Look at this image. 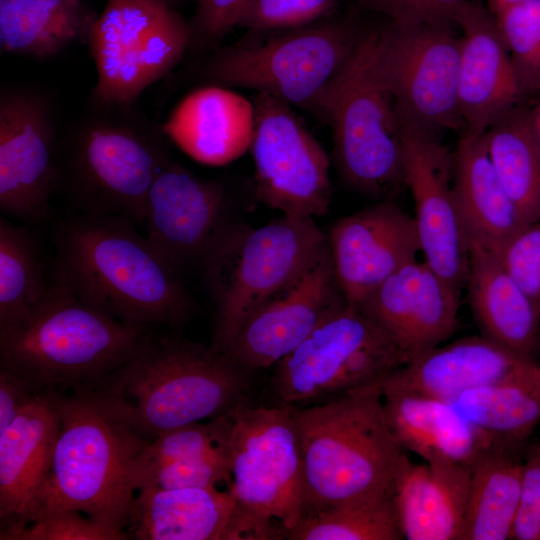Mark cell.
Returning <instances> with one entry per match:
<instances>
[{"mask_svg":"<svg viewBox=\"0 0 540 540\" xmlns=\"http://www.w3.org/2000/svg\"><path fill=\"white\" fill-rule=\"evenodd\" d=\"M454 22L462 30L458 73L462 132L483 134L519 107L525 94L491 11L466 0Z\"/></svg>","mask_w":540,"mask_h":540,"instance_id":"21","label":"cell"},{"mask_svg":"<svg viewBox=\"0 0 540 540\" xmlns=\"http://www.w3.org/2000/svg\"><path fill=\"white\" fill-rule=\"evenodd\" d=\"M327 240L340 290L354 306L420 251L414 217L393 200L338 219Z\"/></svg>","mask_w":540,"mask_h":540,"instance_id":"19","label":"cell"},{"mask_svg":"<svg viewBox=\"0 0 540 540\" xmlns=\"http://www.w3.org/2000/svg\"><path fill=\"white\" fill-rule=\"evenodd\" d=\"M229 485V455L226 448L202 457L163 463L137 479L136 492L152 487L176 489L229 487Z\"/></svg>","mask_w":540,"mask_h":540,"instance_id":"38","label":"cell"},{"mask_svg":"<svg viewBox=\"0 0 540 540\" xmlns=\"http://www.w3.org/2000/svg\"><path fill=\"white\" fill-rule=\"evenodd\" d=\"M171 159L161 139L132 120L96 116L78 126L58 166L84 214L121 215L144 224L148 192Z\"/></svg>","mask_w":540,"mask_h":540,"instance_id":"10","label":"cell"},{"mask_svg":"<svg viewBox=\"0 0 540 540\" xmlns=\"http://www.w3.org/2000/svg\"><path fill=\"white\" fill-rule=\"evenodd\" d=\"M234 411L168 430L150 440L135 463V489L141 475L163 463L202 457L228 448Z\"/></svg>","mask_w":540,"mask_h":540,"instance_id":"36","label":"cell"},{"mask_svg":"<svg viewBox=\"0 0 540 540\" xmlns=\"http://www.w3.org/2000/svg\"><path fill=\"white\" fill-rule=\"evenodd\" d=\"M60 414L50 471L31 522L76 510L125 531L136 494L135 463L149 440L93 388L72 389L68 395L64 391Z\"/></svg>","mask_w":540,"mask_h":540,"instance_id":"2","label":"cell"},{"mask_svg":"<svg viewBox=\"0 0 540 540\" xmlns=\"http://www.w3.org/2000/svg\"><path fill=\"white\" fill-rule=\"evenodd\" d=\"M56 269L93 309L122 321L179 326L194 303L180 275L121 215L84 214L58 223Z\"/></svg>","mask_w":540,"mask_h":540,"instance_id":"1","label":"cell"},{"mask_svg":"<svg viewBox=\"0 0 540 540\" xmlns=\"http://www.w3.org/2000/svg\"><path fill=\"white\" fill-rule=\"evenodd\" d=\"M365 6L386 14L391 21L423 23L454 22V17L466 0H360ZM455 23V22H454Z\"/></svg>","mask_w":540,"mask_h":540,"instance_id":"44","label":"cell"},{"mask_svg":"<svg viewBox=\"0 0 540 540\" xmlns=\"http://www.w3.org/2000/svg\"><path fill=\"white\" fill-rule=\"evenodd\" d=\"M532 132L540 144V98L534 109L528 113Z\"/></svg>","mask_w":540,"mask_h":540,"instance_id":"46","label":"cell"},{"mask_svg":"<svg viewBox=\"0 0 540 540\" xmlns=\"http://www.w3.org/2000/svg\"><path fill=\"white\" fill-rule=\"evenodd\" d=\"M493 167L524 225L540 219V144L520 107L485 133Z\"/></svg>","mask_w":540,"mask_h":540,"instance_id":"32","label":"cell"},{"mask_svg":"<svg viewBox=\"0 0 540 540\" xmlns=\"http://www.w3.org/2000/svg\"><path fill=\"white\" fill-rule=\"evenodd\" d=\"M38 392L22 377L0 366V431L15 420Z\"/></svg>","mask_w":540,"mask_h":540,"instance_id":"45","label":"cell"},{"mask_svg":"<svg viewBox=\"0 0 540 540\" xmlns=\"http://www.w3.org/2000/svg\"><path fill=\"white\" fill-rule=\"evenodd\" d=\"M346 303L327 240L291 282L248 317L226 355L249 372L274 366Z\"/></svg>","mask_w":540,"mask_h":540,"instance_id":"16","label":"cell"},{"mask_svg":"<svg viewBox=\"0 0 540 540\" xmlns=\"http://www.w3.org/2000/svg\"><path fill=\"white\" fill-rule=\"evenodd\" d=\"M408 362L392 336L346 303L274 365L270 386L279 406L296 407L378 382Z\"/></svg>","mask_w":540,"mask_h":540,"instance_id":"12","label":"cell"},{"mask_svg":"<svg viewBox=\"0 0 540 540\" xmlns=\"http://www.w3.org/2000/svg\"><path fill=\"white\" fill-rule=\"evenodd\" d=\"M228 206L220 182L203 179L170 160L147 195V238L179 275L189 267H203L233 223Z\"/></svg>","mask_w":540,"mask_h":540,"instance_id":"17","label":"cell"},{"mask_svg":"<svg viewBox=\"0 0 540 540\" xmlns=\"http://www.w3.org/2000/svg\"><path fill=\"white\" fill-rule=\"evenodd\" d=\"M338 0H250L238 26L254 33L295 29L332 15Z\"/></svg>","mask_w":540,"mask_h":540,"instance_id":"40","label":"cell"},{"mask_svg":"<svg viewBox=\"0 0 540 540\" xmlns=\"http://www.w3.org/2000/svg\"><path fill=\"white\" fill-rule=\"evenodd\" d=\"M254 126V102L214 85L184 98L164 125V133L193 159L220 166L250 150Z\"/></svg>","mask_w":540,"mask_h":540,"instance_id":"26","label":"cell"},{"mask_svg":"<svg viewBox=\"0 0 540 540\" xmlns=\"http://www.w3.org/2000/svg\"><path fill=\"white\" fill-rule=\"evenodd\" d=\"M64 391H39L0 431L1 528L31 522L46 483L60 430Z\"/></svg>","mask_w":540,"mask_h":540,"instance_id":"22","label":"cell"},{"mask_svg":"<svg viewBox=\"0 0 540 540\" xmlns=\"http://www.w3.org/2000/svg\"><path fill=\"white\" fill-rule=\"evenodd\" d=\"M529 441L495 438L474 462L461 540L511 539Z\"/></svg>","mask_w":540,"mask_h":540,"instance_id":"30","label":"cell"},{"mask_svg":"<svg viewBox=\"0 0 540 540\" xmlns=\"http://www.w3.org/2000/svg\"><path fill=\"white\" fill-rule=\"evenodd\" d=\"M469 486L467 466L406 457L394 493L404 539L461 540Z\"/></svg>","mask_w":540,"mask_h":540,"instance_id":"27","label":"cell"},{"mask_svg":"<svg viewBox=\"0 0 540 540\" xmlns=\"http://www.w3.org/2000/svg\"><path fill=\"white\" fill-rule=\"evenodd\" d=\"M250 0H197L190 47L208 49L216 45L235 26Z\"/></svg>","mask_w":540,"mask_h":540,"instance_id":"43","label":"cell"},{"mask_svg":"<svg viewBox=\"0 0 540 540\" xmlns=\"http://www.w3.org/2000/svg\"><path fill=\"white\" fill-rule=\"evenodd\" d=\"M326 244L314 218L283 215L260 227L232 223L203 265L214 304L211 346L226 354L248 317Z\"/></svg>","mask_w":540,"mask_h":540,"instance_id":"7","label":"cell"},{"mask_svg":"<svg viewBox=\"0 0 540 540\" xmlns=\"http://www.w3.org/2000/svg\"><path fill=\"white\" fill-rule=\"evenodd\" d=\"M467 301L480 335L517 356L537 362L540 312L502 265L498 255L466 236Z\"/></svg>","mask_w":540,"mask_h":540,"instance_id":"24","label":"cell"},{"mask_svg":"<svg viewBox=\"0 0 540 540\" xmlns=\"http://www.w3.org/2000/svg\"><path fill=\"white\" fill-rule=\"evenodd\" d=\"M126 531L103 526L84 513L64 510L24 525L1 528V540H125Z\"/></svg>","mask_w":540,"mask_h":540,"instance_id":"39","label":"cell"},{"mask_svg":"<svg viewBox=\"0 0 540 540\" xmlns=\"http://www.w3.org/2000/svg\"><path fill=\"white\" fill-rule=\"evenodd\" d=\"M250 372L211 345L152 336L92 387L109 397L147 440L249 404Z\"/></svg>","mask_w":540,"mask_h":540,"instance_id":"4","label":"cell"},{"mask_svg":"<svg viewBox=\"0 0 540 540\" xmlns=\"http://www.w3.org/2000/svg\"><path fill=\"white\" fill-rule=\"evenodd\" d=\"M234 507L229 488H143L125 531L138 540H222Z\"/></svg>","mask_w":540,"mask_h":540,"instance_id":"28","label":"cell"},{"mask_svg":"<svg viewBox=\"0 0 540 540\" xmlns=\"http://www.w3.org/2000/svg\"><path fill=\"white\" fill-rule=\"evenodd\" d=\"M511 539L540 540V442L529 441Z\"/></svg>","mask_w":540,"mask_h":540,"instance_id":"42","label":"cell"},{"mask_svg":"<svg viewBox=\"0 0 540 540\" xmlns=\"http://www.w3.org/2000/svg\"><path fill=\"white\" fill-rule=\"evenodd\" d=\"M166 1L169 2V3L171 4V1H172V0H166Z\"/></svg>","mask_w":540,"mask_h":540,"instance_id":"49","label":"cell"},{"mask_svg":"<svg viewBox=\"0 0 540 540\" xmlns=\"http://www.w3.org/2000/svg\"><path fill=\"white\" fill-rule=\"evenodd\" d=\"M524 1H527V0H488V4L491 10V13L494 15L497 12L509 6H512V5H515Z\"/></svg>","mask_w":540,"mask_h":540,"instance_id":"47","label":"cell"},{"mask_svg":"<svg viewBox=\"0 0 540 540\" xmlns=\"http://www.w3.org/2000/svg\"><path fill=\"white\" fill-rule=\"evenodd\" d=\"M375 30L362 33L317 115L331 126L344 183L376 201L393 200L404 184L401 122L373 68Z\"/></svg>","mask_w":540,"mask_h":540,"instance_id":"8","label":"cell"},{"mask_svg":"<svg viewBox=\"0 0 540 540\" xmlns=\"http://www.w3.org/2000/svg\"><path fill=\"white\" fill-rule=\"evenodd\" d=\"M56 130L49 101L36 91L0 94V208L28 222L47 219L58 185Z\"/></svg>","mask_w":540,"mask_h":540,"instance_id":"15","label":"cell"},{"mask_svg":"<svg viewBox=\"0 0 540 540\" xmlns=\"http://www.w3.org/2000/svg\"><path fill=\"white\" fill-rule=\"evenodd\" d=\"M87 42L97 72L94 102L128 109L180 62L191 33L166 0H107Z\"/></svg>","mask_w":540,"mask_h":540,"instance_id":"11","label":"cell"},{"mask_svg":"<svg viewBox=\"0 0 540 540\" xmlns=\"http://www.w3.org/2000/svg\"><path fill=\"white\" fill-rule=\"evenodd\" d=\"M213 53L202 76L214 84L267 93L317 113L353 55L361 32L347 20L265 32Z\"/></svg>","mask_w":540,"mask_h":540,"instance_id":"9","label":"cell"},{"mask_svg":"<svg viewBox=\"0 0 540 540\" xmlns=\"http://www.w3.org/2000/svg\"><path fill=\"white\" fill-rule=\"evenodd\" d=\"M537 363L540 365V350H539V354H538V357H537Z\"/></svg>","mask_w":540,"mask_h":540,"instance_id":"48","label":"cell"},{"mask_svg":"<svg viewBox=\"0 0 540 540\" xmlns=\"http://www.w3.org/2000/svg\"><path fill=\"white\" fill-rule=\"evenodd\" d=\"M56 276V270H55ZM53 281L45 276L36 239L24 227L0 218V327L12 324L46 297Z\"/></svg>","mask_w":540,"mask_h":540,"instance_id":"34","label":"cell"},{"mask_svg":"<svg viewBox=\"0 0 540 540\" xmlns=\"http://www.w3.org/2000/svg\"><path fill=\"white\" fill-rule=\"evenodd\" d=\"M288 540L404 539L394 493L336 504L303 517Z\"/></svg>","mask_w":540,"mask_h":540,"instance_id":"35","label":"cell"},{"mask_svg":"<svg viewBox=\"0 0 540 540\" xmlns=\"http://www.w3.org/2000/svg\"><path fill=\"white\" fill-rule=\"evenodd\" d=\"M454 22L390 24L375 30L373 68L401 124L439 137L463 131L458 101L460 37Z\"/></svg>","mask_w":540,"mask_h":540,"instance_id":"13","label":"cell"},{"mask_svg":"<svg viewBox=\"0 0 540 540\" xmlns=\"http://www.w3.org/2000/svg\"><path fill=\"white\" fill-rule=\"evenodd\" d=\"M380 383L293 408L304 467L303 517L346 501L395 493L407 455L388 428Z\"/></svg>","mask_w":540,"mask_h":540,"instance_id":"5","label":"cell"},{"mask_svg":"<svg viewBox=\"0 0 540 540\" xmlns=\"http://www.w3.org/2000/svg\"><path fill=\"white\" fill-rule=\"evenodd\" d=\"M452 404L492 436L528 442L540 423V365L508 380L468 391Z\"/></svg>","mask_w":540,"mask_h":540,"instance_id":"33","label":"cell"},{"mask_svg":"<svg viewBox=\"0 0 540 540\" xmlns=\"http://www.w3.org/2000/svg\"><path fill=\"white\" fill-rule=\"evenodd\" d=\"M381 391L385 419L395 441L424 462L471 468L497 438L468 420L452 403L407 392Z\"/></svg>","mask_w":540,"mask_h":540,"instance_id":"25","label":"cell"},{"mask_svg":"<svg viewBox=\"0 0 540 540\" xmlns=\"http://www.w3.org/2000/svg\"><path fill=\"white\" fill-rule=\"evenodd\" d=\"M460 292L425 261L415 259L357 307L396 340L410 362L454 333Z\"/></svg>","mask_w":540,"mask_h":540,"instance_id":"20","label":"cell"},{"mask_svg":"<svg viewBox=\"0 0 540 540\" xmlns=\"http://www.w3.org/2000/svg\"><path fill=\"white\" fill-rule=\"evenodd\" d=\"M496 254L540 312V219L523 226Z\"/></svg>","mask_w":540,"mask_h":540,"instance_id":"41","label":"cell"},{"mask_svg":"<svg viewBox=\"0 0 540 540\" xmlns=\"http://www.w3.org/2000/svg\"><path fill=\"white\" fill-rule=\"evenodd\" d=\"M55 270L41 303L0 327V366L36 391L92 387L135 357L153 335L149 325L115 319L88 306Z\"/></svg>","mask_w":540,"mask_h":540,"instance_id":"3","label":"cell"},{"mask_svg":"<svg viewBox=\"0 0 540 540\" xmlns=\"http://www.w3.org/2000/svg\"><path fill=\"white\" fill-rule=\"evenodd\" d=\"M453 191L466 236L495 252L525 226L493 167L485 133L461 132Z\"/></svg>","mask_w":540,"mask_h":540,"instance_id":"29","label":"cell"},{"mask_svg":"<svg viewBox=\"0 0 540 540\" xmlns=\"http://www.w3.org/2000/svg\"><path fill=\"white\" fill-rule=\"evenodd\" d=\"M537 362L479 335L438 345L381 380V390L452 403L462 394L516 377Z\"/></svg>","mask_w":540,"mask_h":540,"instance_id":"23","label":"cell"},{"mask_svg":"<svg viewBox=\"0 0 540 540\" xmlns=\"http://www.w3.org/2000/svg\"><path fill=\"white\" fill-rule=\"evenodd\" d=\"M293 408L234 411L228 455L235 507L222 540L286 539L305 513L304 467Z\"/></svg>","mask_w":540,"mask_h":540,"instance_id":"6","label":"cell"},{"mask_svg":"<svg viewBox=\"0 0 540 540\" xmlns=\"http://www.w3.org/2000/svg\"><path fill=\"white\" fill-rule=\"evenodd\" d=\"M250 146L256 197L267 207L298 218L329 211V158L292 106L267 94L255 96Z\"/></svg>","mask_w":540,"mask_h":540,"instance_id":"14","label":"cell"},{"mask_svg":"<svg viewBox=\"0 0 540 540\" xmlns=\"http://www.w3.org/2000/svg\"><path fill=\"white\" fill-rule=\"evenodd\" d=\"M524 94L540 90V0L494 14Z\"/></svg>","mask_w":540,"mask_h":540,"instance_id":"37","label":"cell"},{"mask_svg":"<svg viewBox=\"0 0 540 540\" xmlns=\"http://www.w3.org/2000/svg\"><path fill=\"white\" fill-rule=\"evenodd\" d=\"M97 16L82 0H0L4 52L45 59L88 39Z\"/></svg>","mask_w":540,"mask_h":540,"instance_id":"31","label":"cell"},{"mask_svg":"<svg viewBox=\"0 0 540 540\" xmlns=\"http://www.w3.org/2000/svg\"><path fill=\"white\" fill-rule=\"evenodd\" d=\"M404 184L414 203L424 261L461 290L468 273L467 238L453 191L454 152L439 137L401 124Z\"/></svg>","mask_w":540,"mask_h":540,"instance_id":"18","label":"cell"}]
</instances>
